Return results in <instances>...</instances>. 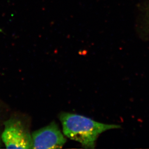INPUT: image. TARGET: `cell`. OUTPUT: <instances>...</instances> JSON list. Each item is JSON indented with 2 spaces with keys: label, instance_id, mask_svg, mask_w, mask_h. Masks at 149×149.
Segmentation results:
<instances>
[{
  "label": "cell",
  "instance_id": "1",
  "mask_svg": "<svg viewBox=\"0 0 149 149\" xmlns=\"http://www.w3.org/2000/svg\"><path fill=\"white\" fill-rule=\"evenodd\" d=\"M59 119L62 124L64 135L81 144L84 148H94L97 138L102 133L116 129L120 126L99 123L86 117L62 113Z\"/></svg>",
  "mask_w": 149,
  "mask_h": 149
},
{
  "label": "cell",
  "instance_id": "2",
  "mask_svg": "<svg viewBox=\"0 0 149 149\" xmlns=\"http://www.w3.org/2000/svg\"><path fill=\"white\" fill-rule=\"evenodd\" d=\"M1 139L7 149H33L31 135L21 122L16 119L4 123Z\"/></svg>",
  "mask_w": 149,
  "mask_h": 149
},
{
  "label": "cell",
  "instance_id": "3",
  "mask_svg": "<svg viewBox=\"0 0 149 149\" xmlns=\"http://www.w3.org/2000/svg\"><path fill=\"white\" fill-rule=\"evenodd\" d=\"M33 149H60L66 139L55 122H52L33 133L31 135Z\"/></svg>",
  "mask_w": 149,
  "mask_h": 149
},
{
  "label": "cell",
  "instance_id": "4",
  "mask_svg": "<svg viewBox=\"0 0 149 149\" xmlns=\"http://www.w3.org/2000/svg\"><path fill=\"white\" fill-rule=\"evenodd\" d=\"M1 142H0V147H1Z\"/></svg>",
  "mask_w": 149,
  "mask_h": 149
},
{
  "label": "cell",
  "instance_id": "5",
  "mask_svg": "<svg viewBox=\"0 0 149 149\" xmlns=\"http://www.w3.org/2000/svg\"><path fill=\"white\" fill-rule=\"evenodd\" d=\"M0 31H1V30H0Z\"/></svg>",
  "mask_w": 149,
  "mask_h": 149
}]
</instances>
